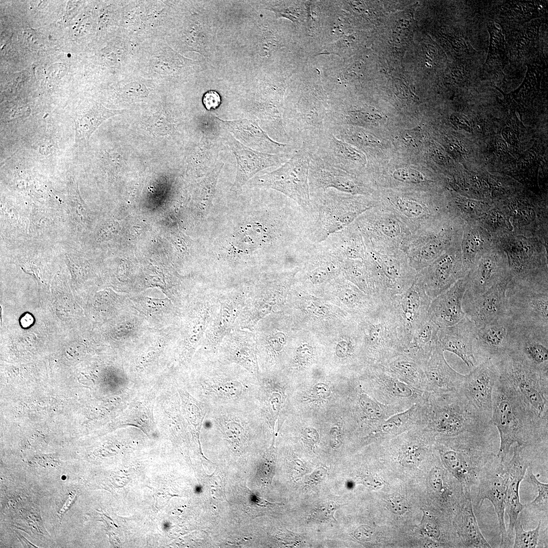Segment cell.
<instances>
[{
    "mask_svg": "<svg viewBox=\"0 0 548 548\" xmlns=\"http://www.w3.org/2000/svg\"><path fill=\"white\" fill-rule=\"evenodd\" d=\"M541 522L533 530H525L521 519L518 518L514 526V548H534L538 545Z\"/></svg>",
    "mask_w": 548,
    "mask_h": 548,
    "instance_id": "45",
    "label": "cell"
},
{
    "mask_svg": "<svg viewBox=\"0 0 548 548\" xmlns=\"http://www.w3.org/2000/svg\"><path fill=\"white\" fill-rule=\"evenodd\" d=\"M510 280L500 282L477 296H463V310L476 328L509 314L506 293Z\"/></svg>",
    "mask_w": 548,
    "mask_h": 548,
    "instance_id": "25",
    "label": "cell"
},
{
    "mask_svg": "<svg viewBox=\"0 0 548 548\" xmlns=\"http://www.w3.org/2000/svg\"><path fill=\"white\" fill-rule=\"evenodd\" d=\"M354 222L366 247L403 250L413 234L400 218L377 204L363 213Z\"/></svg>",
    "mask_w": 548,
    "mask_h": 548,
    "instance_id": "11",
    "label": "cell"
},
{
    "mask_svg": "<svg viewBox=\"0 0 548 548\" xmlns=\"http://www.w3.org/2000/svg\"><path fill=\"white\" fill-rule=\"evenodd\" d=\"M390 509L394 512L402 514L408 509L407 503L405 500L399 496L391 497L388 501Z\"/></svg>",
    "mask_w": 548,
    "mask_h": 548,
    "instance_id": "49",
    "label": "cell"
},
{
    "mask_svg": "<svg viewBox=\"0 0 548 548\" xmlns=\"http://www.w3.org/2000/svg\"><path fill=\"white\" fill-rule=\"evenodd\" d=\"M432 300L416 279L407 290L385 305L393 317L403 352L415 330L427 319Z\"/></svg>",
    "mask_w": 548,
    "mask_h": 548,
    "instance_id": "13",
    "label": "cell"
},
{
    "mask_svg": "<svg viewBox=\"0 0 548 548\" xmlns=\"http://www.w3.org/2000/svg\"><path fill=\"white\" fill-rule=\"evenodd\" d=\"M311 158L309 152L299 149L279 168L254 176L249 181V185L278 191L310 215L313 210L309 184Z\"/></svg>",
    "mask_w": 548,
    "mask_h": 548,
    "instance_id": "8",
    "label": "cell"
},
{
    "mask_svg": "<svg viewBox=\"0 0 548 548\" xmlns=\"http://www.w3.org/2000/svg\"><path fill=\"white\" fill-rule=\"evenodd\" d=\"M458 530L463 545L469 548L492 547L483 536L475 516L471 494L460 507Z\"/></svg>",
    "mask_w": 548,
    "mask_h": 548,
    "instance_id": "38",
    "label": "cell"
},
{
    "mask_svg": "<svg viewBox=\"0 0 548 548\" xmlns=\"http://www.w3.org/2000/svg\"><path fill=\"white\" fill-rule=\"evenodd\" d=\"M67 213L71 221L80 230L86 223L88 218L87 209L80 197L77 187H71L69 190Z\"/></svg>",
    "mask_w": 548,
    "mask_h": 548,
    "instance_id": "43",
    "label": "cell"
},
{
    "mask_svg": "<svg viewBox=\"0 0 548 548\" xmlns=\"http://www.w3.org/2000/svg\"><path fill=\"white\" fill-rule=\"evenodd\" d=\"M527 450L528 446L515 444L512 456L509 462L505 464L508 480L505 513L509 518L507 532L510 544L513 537L515 525L520 514L526 507V504H522L520 501L519 490L520 484L531 464Z\"/></svg>",
    "mask_w": 548,
    "mask_h": 548,
    "instance_id": "27",
    "label": "cell"
},
{
    "mask_svg": "<svg viewBox=\"0 0 548 548\" xmlns=\"http://www.w3.org/2000/svg\"><path fill=\"white\" fill-rule=\"evenodd\" d=\"M496 244V239L477 221L464 223L460 248L467 274L476 261Z\"/></svg>",
    "mask_w": 548,
    "mask_h": 548,
    "instance_id": "34",
    "label": "cell"
},
{
    "mask_svg": "<svg viewBox=\"0 0 548 548\" xmlns=\"http://www.w3.org/2000/svg\"><path fill=\"white\" fill-rule=\"evenodd\" d=\"M509 353L529 366L548 373V327L516 324Z\"/></svg>",
    "mask_w": 548,
    "mask_h": 548,
    "instance_id": "23",
    "label": "cell"
},
{
    "mask_svg": "<svg viewBox=\"0 0 548 548\" xmlns=\"http://www.w3.org/2000/svg\"><path fill=\"white\" fill-rule=\"evenodd\" d=\"M457 435L438 437L437 448L443 463L460 481L465 494L476 486L480 472L495 453L488 438L490 428Z\"/></svg>",
    "mask_w": 548,
    "mask_h": 548,
    "instance_id": "5",
    "label": "cell"
},
{
    "mask_svg": "<svg viewBox=\"0 0 548 548\" xmlns=\"http://www.w3.org/2000/svg\"><path fill=\"white\" fill-rule=\"evenodd\" d=\"M366 380L377 400L385 405L397 406L403 411L420 402L425 393L399 380L380 364H371Z\"/></svg>",
    "mask_w": 548,
    "mask_h": 548,
    "instance_id": "16",
    "label": "cell"
},
{
    "mask_svg": "<svg viewBox=\"0 0 548 548\" xmlns=\"http://www.w3.org/2000/svg\"><path fill=\"white\" fill-rule=\"evenodd\" d=\"M340 505L333 501H330L321 504L315 509L312 517L315 520H332L335 521L334 513Z\"/></svg>",
    "mask_w": 548,
    "mask_h": 548,
    "instance_id": "47",
    "label": "cell"
},
{
    "mask_svg": "<svg viewBox=\"0 0 548 548\" xmlns=\"http://www.w3.org/2000/svg\"><path fill=\"white\" fill-rule=\"evenodd\" d=\"M467 288L464 296L475 297L492 286L510 279L507 257L497 243L483 254L466 275Z\"/></svg>",
    "mask_w": 548,
    "mask_h": 548,
    "instance_id": "19",
    "label": "cell"
},
{
    "mask_svg": "<svg viewBox=\"0 0 548 548\" xmlns=\"http://www.w3.org/2000/svg\"><path fill=\"white\" fill-rule=\"evenodd\" d=\"M499 376L498 368L493 362L483 361L466 375L459 391L482 420L488 425H491L493 388Z\"/></svg>",
    "mask_w": 548,
    "mask_h": 548,
    "instance_id": "18",
    "label": "cell"
},
{
    "mask_svg": "<svg viewBox=\"0 0 548 548\" xmlns=\"http://www.w3.org/2000/svg\"><path fill=\"white\" fill-rule=\"evenodd\" d=\"M539 26L540 23L535 21L518 31L511 44L512 51L516 52L517 56L526 55L534 47V42L538 40Z\"/></svg>",
    "mask_w": 548,
    "mask_h": 548,
    "instance_id": "41",
    "label": "cell"
},
{
    "mask_svg": "<svg viewBox=\"0 0 548 548\" xmlns=\"http://www.w3.org/2000/svg\"><path fill=\"white\" fill-rule=\"evenodd\" d=\"M515 325L508 314L476 328L473 349L477 364L487 360L494 362L509 353Z\"/></svg>",
    "mask_w": 548,
    "mask_h": 548,
    "instance_id": "21",
    "label": "cell"
},
{
    "mask_svg": "<svg viewBox=\"0 0 548 548\" xmlns=\"http://www.w3.org/2000/svg\"><path fill=\"white\" fill-rule=\"evenodd\" d=\"M487 29L490 34V44L485 64L492 62L500 63L504 68L507 60L506 41L501 30L494 22H488Z\"/></svg>",
    "mask_w": 548,
    "mask_h": 548,
    "instance_id": "40",
    "label": "cell"
},
{
    "mask_svg": "<svg viewBox=\"0 0 548 548\" xmlns=\"http://www.w3.org/2000/svg\"><path fill=\"white\" fill-rule=\"evenodd\" d=\"M525 481L533 486L537 491V495L526 507L535 509L538 511H547L548 484L540 482L533 473L531 466L527 470L524 476Z\"/></svg>",
    "mask_w": 548,
    "mask_h": 548,
    "instance_id": "44",
    "label": "cell"
},
{
    "mask_svg": "<svg viewBox=\"0 0 548 548\" xmlns=\"http://www.w3.org/2000/svg\"><path fill=\"white\" fill-rule=\"evenodd\" d=\"M362 329L364 345L372 364H382L403 352L393 316L385 305L367 314Z\"/></svg>",
    "mask_w": 548,
    "mask_h": 548,
    "instance_id": "12",
    "label": "cell"
},
{
    "mask_svg": "<svg viewBox=\"0 0 548 548\" xmlns=\"http://www.w3.org/2000/svg\"><path fill=\"white\" fill-rule=\"evenodd\" d=\"M202 104L208 111L215 110L219 108L221 104V96L215 90H209L202 96Z\"/></svg>",
    "mask_w": 548,
    "mask_h": 548,
    "instance_id": "48",
    "label": "cell"
},
{
    "mask_svg": "<svg viewBox=\"0 0 548 548\" xmlns=\"http://www.w3.org/2000/svg\"><path fill=\"white\" fill-rule=\"evenodd\" d=\"M311 156L349 173L363 168L366 163L361 152L328 131Z\"/></svg>",
    "mask_w": 548,
    "mask_h": 548,
    "instance_id": "32",
    "label": "cell"
},
{
    "mask_svg": "<svg viewBox=\"0 0 548 548\" xmlns=\"http://www.w3.org/2000/svg\"><path fill=\"white\" fill-rule=\"evenodd\" d=\"M506 294L509 314L516 324L548 327V292L509 283Z\"/></svg>",
    "mask_w": 548,
    "mask_h": 548,
    "instance_id": "20",
    "label": "cell"
},
{
    "mask_svg": "<svg viewBox=\"0 0 548 548\" xmlns=\"http://www.w3.org/2000/svg\"><path fill=\"white\" fill-rule=\"evenodd\" d=\"M421 420L420 401L382 421L371 430V434L373 438L379 439L390 438L421 426Z\"/></svg>",
    "mask_w": 548,
    "mask_h": 548,
    "instance_id": "36",
    "label": "cell"
},
{
    "mask_svg": "<svg viewBox=\"0 0 548 548\" xmlns=\"http://www.w3.org/2000/svg\"><path fill=\"white\" fill-rule=\"evenodd\" d=\"M500 436L497 455L505 461L512 446H541L547 440V420L538 418L512 384L500 375L493 388L490 420Z\"/></svg>",
    "mask_w": 548,
    "mask_h": 548,
    "instance_id": "1",
    "label": "cell"
},
{
    "mask_svg": "<svg viewBox=\"0 0 548 548\" xmlns=\"http://www.w3.org/2000/svg\"><path fill=\"white\" fill-rule=\"evenodd\" d=\"M339 264L348 279L374 297L373 283L363 260L342 259L339 261Z\"/></svg>",
    "mask_w": 548,
    "mask_h": 548,
    "instance_id": "39",
    "label": "cell"
},
{
    "mask_svg": "<svg viewBox=\"0 0 548 548\" xmlns=\"http://www.w3.org/2000/svg\"><path fill=\"white\" fill-rule=\"evenodd\" d=\"M505 7L503 8V13L511 20L520 21H529L530 18L537 16V6L534 2L527 1H509L506 2Z\"/></svg>",
    "mask_w": 548,
    "mask_h": 548,
    "instance_id": "42",
    "label": "cell"
},
{
    "mask_svg": "<svg viewBox=\"0 0 548 548\" xmlns=\"http://www.w3.org/2000/svg\"><path fill=\"white\" fill-rule=\"evenodd\" d=\"M476 329L474 323L465 316L455 325L439 328L438 332L441 349L456 354L471 369L477 365L473 349Z\"/></svg>",
    "mask_w": 548,
    "mask_h": 548,
    "instance_id": "31",
    "label": "cell"
},
{
    "mask_svg": "<svg viewBox=\"0 0 548 548\" xmlns=\"http://www.w3.org/2000/svg\"><path fill=\"white\" fill-rule=\"evenodd\" d=\"M494 363L500 375L512 384L533 413L548 421V373L529 366L510 353Z\"/></svg>",
    "mask_w": 548,
    "mask_h": 548,
    "instance_id": "10",
    "label": "cell"
},
{
    "mask_svg": "<svg viewBox=\"0 0 548 548\" xmlns=\"http://www.w3.org/2000/svg\"><path fill=\"white\" fill-rule=\"evenodd\" d=\"M217 119L237 141L255 150L270 154L293 153L298 150L292 144L278 142L271 139L255 121Z\"/></svg>",
    "mask_w": 548,
    "mask_h": 548,
    "instance_id": "28",
    "label": "cell"
},
{
    "mask_svg": "<svg viewBox=\"0 0 548 548\" xmlns=\"http://www.w3.org/2000/svg\"><path fill=\"white\" fill-rule=\"evenodd\" d=\"M439 327L427 317L415 330L403 352L424 365L439 345Z\"/></svg>",
    "mask_w": 548,
    "mask_h": 548,
    "instance_id": "37",
    "label": "cell"
},
{
    "mask_svg": "<svg viewBox=\"0 0 548 548\" xmlns=\"http://www.w3.org/2000/svg\"><path fill=\"white\" fill-rule=\"evenodd\" d=\"M199 366L189 383L199 401L210 409L256 403L257 375L216 357L202 358Z\"/></svg>",
    "mask_w": 548,
    "mask_h": 548,
    "instance_id": "2",
    "label": "cell"
},
{
    "mask_svg": "<svg viewBox=\"0 0 548 548\" xmlns=\"http://www.w3.org/2000/svg\"><path fill=\"white\" fill-rule=\"evenodd\" d=\"M506 462L494 454L482 468L477 484L475 505L481 506L486 500L493 504L496 512L501 535L500 546L510 547L504 515L507 487Z\"/></svg>",
    "mask_w": 548,
    "mask_h": 548,
    "instance_id": "14",
    "label": "cell"
},
{
    "mask_svg": "<svg viewBox=\"0 0 548 548\" xmlns=\"http://www.w3.org/2000/svg\"><path fill=\"white\" fill-rule=\"evenodd\" d=\"M249 289L218 294L219 311L209 325L202 341L203 358L216 357L224 337L233 328L244 308Z\"/></svg>",
    "mask_w": 548,
    "mask_h": 548,
    "instance_id": "15",
    "label": "cell"
},
{
    "mask_svg": "<svg viewBox=\"0 0 548 548\" xmlns=\"http://www.w3.org/2000/svg\"><path fill=\"white\" fill-rule=\"evenodd\" d=\"M426 392L434 394L459 392L466 375L453 369L447 363L439 344L424 365Z\"/></svg>",
    "mask_w": 548,
    "mask_h": 548,
    "instance_id": "30",
    "label": "cell"
},
{
    "mask_svg": "<svg viewBox=\"0 0 548 548\" xmlns=\"http://www.w3.org/2000/svg\"><path fill=\"white\" fill-rule=\"evenodd\" d=\"M366 247L363 261L372 280L374 299L380 305L387 304L414 283L416 271L402 250L384 247Z\"/></svg>",
    "mask_w": 548,
    "mask_h": 548,
    "instance_id": "7",
    "label": "cell"
},
{
    "mask_svg": "<svg viewBox=\"0 0 548 548\" xmlns=\"http://www.w3.org/2000/svg\"><path fill=\"white\" fill-rule=\"evenodd\" d=\"M421 404V426L435 438L484 430L492 426L482 420L460 392H425Z\"/></svg>",
    "mask_w": 548,
    "mask_h": 548,
    "instance_id": "4",
    "label": "cell"
},
{
    "mask_svg": "<svg viewBox=\"0 0 548 548\" xmlns=\"http://www.w3.org/2000/svg\"><path fill=\"white\" fill-rule=\"evenodd\" d=\"M393 177L395 180L406 184H419L425 182L424 176L412 168L398 169L393 173Z\"/></svg>",
    "mask_w": 548,
    "mask_h": 548,
    "instance_id": "46",
    "label": "cell"
},
{
    "mask_svg": "<svg viewBox=\"0 0 548 548\" xmlns=\"http://www.w3.org/2000/svg\"><path fill=\"white\" fill-rule=\"evenodd\" d=\"M310 193L334 189L352 195L367 194L370 189L350 173L331 166L320 159L312 157L309 176Z\"/></svg>",
    "mask_w": 548,
    "mask_h": 548,
    "instance_id": "24",
    "label": "cell"
},
{
    "mask_svg": "<svg viewBox=\"0 0 548 548\" xmlns=\"http://www.w3.org/2000/svg\"><path fill=\"white\" fill-rule=\"evenodd\" d=\"M321 243L339 260H363L366 255V245L355 222Z\"/></svg>",
    "mask_w": 548,
    "mask_h": 548,
    "instance_id": "33",
    "label": "cell"
},
{
    "mask_svg": "<svg viewBox=\"0 0 548 548\" xmlns=\"http://www.w3.org/2000/svg\"><path fill=\"white\" fill-rule=\"evenodd\" d=\"M312 212L309 215L306 237L312 244L324 241L354 222L376 203L334 189L310 193Z\"/></svg>",
    "mask_w": 548,
    "mask_h": 548,
    "instance_id": "3",
    "label": "cell"
},
{
    "mask_svg": "<svg viewBox=\"0 0 548 548\" xmlns=\"http://www.w3.org/2000/svg\"><path fill=\"white\" fill-rule=\"evenodd\" d=\"M264 422L256 403L219 407L209 410L202 428L206 435L222 442L232 453L241 455L252 447Z\"/></svg>",
    "mask_w": 548,
    "mask_h": 548,
    "instance_id": "6",
    "label": "cell"
},
{
    "mask_svg": "<svg viewBox=\"0 0 548 548\" xmlns=\"http://www.w3.org/2000/svg\"><path fill=\"white\" fill-rule=\"evenodd\" d=\"M216 358L224 364H236L251 373H260L256 340L253 331L233 328L223 338Z\"/></svg>",
    "mask_w": 548,
    "mask_h": 548,
    "instance_id": "26",
    "label": "cell"
},
{
    "mask_svg": "<svg viewBox=\"0 0 548 548\" xmlns=\"http://www.w3.org/2000/svg\"><path fill=\"white\" fill-rule=\"evenodd\" d=\"M466 275L460 243L449 248L429 265L417 272L416 279L433 299Z\"/></svg>",
    "mask_w": 548,
    "mask_h": 548,
    "instance_id": "17",
    "label": "cell"
},
{
    "mask_svg": "<svg viewBox=\"0 0 548 548\" xmlns=\"http://www.w3.org/2000/svg\"><path fill=\"white\" fill-rule=\"evenodd\" d=\"M467 283L465 276L432 299L427 317L439 328L455 325L465 317L462 301Z\"/></svg>",
    "mask_w": 548,
    "mask_h": 548,
    "instance_id": "29",
    "label": "cell"
},
{
    "mask_svg": "<svg viewBox=\"0 0 548 548\" xmlns=\"http://www.w3.org/2000/svg\"><path fill=\"white\" fill-rule=\"evenodd\" d=\"M381 365L403 383L426 392V380L424 365L408 354L403 352Z\"/></svg>",
    "mask_w": 548,
    "mask_h": 548,
    "instance_id": "35",
    "label": "cell"
},
{
    "mask_svg": "<svg viewBox=\"0 0 548 548\" xmlns=\"http://www.w3.org/2000/svg\"><path fill=\"white\" fill-rule=\"evenodd\" d=\"M464 222L450 215L414 232L403 248L410 266L417 272L461 242Z\"/></svg>",
    "mask_w": 548,
    "mask_h": 548,
    "instance_id": "9",
    "label": "cell"
},
{
    "mask_svg": "<svg viewBox=\"0 0 548 548\" xmlns=\"http://www.w3.org/2000/svg\"><path fill=\"white\" fill-rule=\"evenodd\" d=\"M225 139L236 160V176L231 188L234 192L240 191L243 186L258 173L267 168L281 165L296 152L279 154L260 152L242 144L230 133L226 134Z\"/></svg>",
    "mask_w": 548,
    "mask_h": 548,
    "instance_id": "22",
    "label": "cell"
}]
</instances>
